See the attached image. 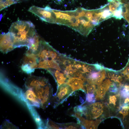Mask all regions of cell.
I'll return each instance as SVG.
<instances>
[{
	"instance_id": "obj_8",
	"label": "cell",
	"mask_w": 129,
	"mask_h": 129,
	"mask_svg": "<svg viewBox=\"0 0 129 129\" xmlns=\"http://www.w3.org/2000/svg\"><path fill=\"white\" fill-rule=\"evenodd\" d=\"M38 66L36 56L25 55L21 67L22 71L27 74H31L34 71L35 69L38 68Z\"/></svg>"
},
{
	"instance_id": "obj_19",
	"label": "cell",
	"mask_w": 129,
	"mask_h": 129,
	"mask_svg": "<svg viewBox=\"0 0 129 129\" xmlns=\"http://www.w3.org/2000/svg\"><path fill=\"white\" fill-rule=\"evenodd\" d=\"M61 128L64 129H77L81 127V125L78 124H75L73 123H69L64 124H60Z\"/></svg>"
},
{
	"instance_id": "obj_20",
	"label": "cell",
	"mask_w": 129,
	"mask_h": 129,
	"mask_svg": "<svg viewBox=\"0 0 129 129\" xmlns=\"http://www.w3.org/2000/svg\"><path fill=\"white\" fill-rule=\"evenodd\" d=\"M85 87L87 93L94 94L96 91V87L95 84H86L84 85Z\"/></svg>"
},
{
	"instance_id": "obj_7",
	"label": "cell",
	"mask_w": 129,
	"mask_h": 129,
	"mask_svg": "<svg viewBox=\"0 0 129 129\" xmlns=\"http://www.w3.org/2000/svg\"><path fill=\"white\" fill-rule=\"evenodd\" d=\"M15 48L14 38L9 32L6 33H2L0 35V51L5 54Z\"/></svg>"
},
{
	"instance_id": "obj_22",
	"label": "cell",
	"mask_w": 129,
	"mask_h": 129,
	"mask_svg": "<svg viewBox=\"0 0 129 129\" xmlns=\"http://www.w3.org/2000/svg\"><path fill=\"white\" fill-rule=\"evenodd\" d=\"M1 129H17L16 127L11 123L9 120H6L1 125Z\"/></svg>"
},
{
	"instance_id": "obj_6",
	"label": "cell",
	"mask_w": 129,
	"mask_h": 129,
	"mask_svg": "<svg viewBox=\"0 0 129 129\" xmlns=\"http://www.w3.org/2000/svg\"><path fill=\"white\" fill-rule=\"evenodd\" d=\"M73 92L70 86L66 83L58 87L53 99L54 103L53 107L55 108L62 104Z\"/></svg>"
},
{
	"instance_id": "obj_11",
	"label": "cell",
	"mask_w": 129,
	"mask_h": 129,
	"mask_svg": "<svg viewBox=\"0 0 129 129\" xmlns=\"http://www.w3.org/2000/svg\"><path fill=\"white\" fill-rule=\"evenodd\" d=\"M109 9L113 15V17L117 19L123 18V3L122 0H108Z\"/></svg>"
},
{
	"instance_id": "obj_5",
	"label": "cell",
	"mask_w": 129,
	"mask_h": 129,
	"mask_svg": "<svg viewBox=\"0 0 129 129\" xmlns=\"http://www.w3.org/2000/svg\"><path fill=\"white\" fill-rule=\"evenodd\" d=\"M34 91L40 102L41 107L43 109L47 107L50 104L53 91L50 84L35 88Z\"/></svg>"
},
{
	"instance_id": "obj_31",
	"label": "cell",
	"mask_w": 129,
	"mask_h": 129,
	"mask_svg": "<svg viewBox=\"0 0 129 129\" xmlns=\"http://www.w3.org/2000/svg\"><path fill=\"white\" fill-rule=\"evenodd\" d=\"M124 88L127 91H129V86L127 85H125L124 86Z\"/></svg>"
},
{
	"instance_id": "obj_1",
	"label": "cell",
	"mask_w": 129,
	"mask_h": 129,
	"mask_svg": "<svg viewBox=\"0 0 129 129\" xmlns=\"http://www.w3.org/2000/svg\"><path fill=\"white\" fill-rule=\"evenodd\" d=\"M9 32L13 37L15 48L24 46L29 48L33 42L34 37L36 33L33 23L22 21L13 23Z\"/></svg>"
},
{
	"instance_id": "obj_12",
	"label": "cell",
	"mask_w": 129,
	"mask_h": 129,
	"mask_svg": "<svg viewBox=\"0 0 129 129\" xmlns=\"http://www.w3.org/2000/svg\"><path fill=\"white\" fill-rule=\"evenodd\" d=\"M49 84L48 80L45 78L31 76L26 79L25 86L26 88H33L45 86Z\"/></svg>"
},
{
	"instance_id": "obj_26",
	"label": "cell",
	"mask_w": 129,
	"mask_h": 129,
	"mask_svg": "<svg viewBox=\"0 0 129 129\" xmlns=\"http://www.w3.org/2000/svg\"><path fill=\"white\" fill-rule=\"evenodd\" d=\"M108 90L110 92L114 93H116L118 91V89L116 84L113 83H111Z\"/></svg>"
},
{
	"instance_id": "obj_30",
	"label": "cell",
	"mask_w": 129,
	"mask_h": 129,
	"mask_svg": "<svg viewBox=\"0 0 129 129\" xmlns=\"http://www.w3.org/2000/svg\"><path fill=\"white\" fill-rule=\"evenodd\" d=\"M111 80L115 82L120 83V81L118 77L114 76L111 78Z\"/></svg>"
},
{
	"instance_id": "obj_13",
	"label": "cell",
	"mask_w": 129,
	"mask_h": 129,
	"mask_svg": "<svg viewBox=\"0 0 129 129\" xmlns=\"http://www.w3.org/2000/svg\"><path fill=\"white\" fill-rule=\"evenodd\" d=\"M38 68L43 69L47 70L54 69L61 71L59 64L57 61L53 60H38Z\"/></svg>"
},
{
	"instance_id": "obj_4",
	"label": "cell",
	"mask_w": 129,
	"mask_h": 129,
	"mask_svg": "<svg viewBox=\"0 0 129 129\" xmlns=\"http://www.w3.org/2000/svg\"><path fill=\"white\" fill-rule=\"evenodd\" d=\"M28 11L38 16L43 21L55 24L56 16L52 9L49 7L47 6L42 8L33 6L30 8Z\"/></svg>"
},
{
	"instance_id": "obj_10",
	"label": "cell",
	"mask_w": 129,
	"mask_h": 129,
	"mask_svg": "<svg viewBox=\"0 0 129 129\" xmlns=\"http://www.w3.org/2000/svg\"><path fill=\"white\" fill-rule=\"evenodd\" d=\"M26 89L25 91H23L24 102L27 108L30 106L40 107V102L33 90L31 88Z\"/></svg>"
},
{
	"instance_id": "obj_14",
	"label": "cell",
	"mask_w": 129,
	"mask_h": 129,
	"mask_svg": "<svg viewBox=\"0 0 129 129\" xmlns=\"http://www.w3.org/2000/svg\"><path fill=\"white\" fill-rule=\"evenodd\" d=\"M111 83L109 80L106 79L98 86L96 91L95 98L96 100H100L103 99Z\"/></svg>"
},
{
	"instance_id": "obj_21",
	"label": "cell",
	"mask_w": 129,
	"mask_h": 129,
	"mask_svg": "<svg viewBox=\"0 0 129 129\" xmlns=\"http://www.w3.org/2000/svg\"><path fill=\"white\" fill-rule=\"evenodd\" d=\"M123 16V18L127 22L129 25V3L126 4L124 6Z\"/></svg>"
},
{
	"instance_id": "obj_2",
	"label": "cell",
	"mask_w": 129,
	"mask_h": 129,
	"mask_svg": "<svg viewBox=\"0 0 129 129\" xmlns=\"http://www.w3.org/2000/svg\"><path fill=\"white\" fill-rule=\"evenodd\" d=\"M76 10V31L87 36L100 23L99 10H88L79 8Z\"/></svg>"
},
{
	"instance_id": "obj_9",
	"label": "cell",
	"mask_w": 129,
	"mask_h": 129,
	"mask_svg": "<svg viewBox=\"0 0 129 129\" xmlns=\"http://www.w3.org/2000/svg\"><path fill=\"white\" fill-rule=\"evenodd\" d=\"M86 109L84 114L91 118H97L101 115L103 112V105L99 102L86 106Z\"/></svg>"
},
{
	"instance_id": "obj_17",
	"label": "cell",
	"mask_w": 129,
	"mask_h": 129,
	"mask_svg": "<svg viewBox=\"0 0 129 129\" xmlns=\"http://www.w3.org/2000/svg\"><path fill=\"white\" fill-rule=\"evenodd\" d=\"M45 129H59L60 128L59 124L54 122L48 118L46 121Z\"/></svg>"
},
{
	"instance_id": "obj_3",
	"label": "cell",
	"mask_w": 129,
	"mask_h": 129,
	"mask_svg": "<svg viewBox=\"0 0 129 129\" xmlns=\"http://www.w3.org/2000/svg\"><path fill=\"white\" fill-rule=\"evenodd\" d=\"M49 43L41 40L40 51L36 55L38 61L40 60H53L57 61L60 55Z\"/></svg>"
},
{
	"instance_id": "obj_25",
	"label": "cell",
	"mask_w": 129,
	"mask_h": 129,
	"mask_svg": "<svg viewBox=\"0 0 129 129\" xmlns=\"http://www.w3.org/2000/svg\"><path fill=\"white\" fill-rule=\"evenodd\" d=\"M122 108L119 111V113L123 115V119L129 113V106H123L122 107Z\"/></svg>"
},
{
	"instance_id": "obj_24",
	"label": "cell",
	"mask_w": 129,
	"mask_h": 129,
	"mask_svg": "<svg viewBox=\"0 0 129 129\" xmlns=\"http://www.w3.org/2000/svg\"><path fill=\"white\" fill-rule=\"evenodd\" d=\"M122 73L125 78L129 79V59L126 66L122 70Z\"/></svg>"
},
{
	"instance_id": "obj_18",
	"label": "cell",
	"mask_w": 129,
	"mask_h": 129,
	"mask_svg": "<svg viewBox=\"0 0 129 129\" xmlns=\"http://www.w3.org/2000/svg\"><path fill=\"white\" fill-rule=\"evenodd\" d=\"M18 0H0V11L13 4L16 3Z\"/></svg>"
},
{
	"instance_id": "obj_29",
	"label": "cell",
	"mask_w": 129,
	"mask_h": 129,
	"mask_svg": "<svg viewBox=\"0 0 129 129\" xmlns=\"http://www.w3.org/2000/svg\"><path fill=\"white\" fill-rule=\"evenodd\" d=\"M94 64L95 69L97 70H101L104 69V67L101 64Z\"/></svg>"
},
{
	"instance_id": "obj_28",
	"label": "cell",
	"mask_w": 129,
	"mask_h": 129,
	"mask_svg": "<svg viewBox=\"0 0 129 129\" xmlns=\"http://www.w3.org/2000/svg\"><path fill=\"white\" fill-rule=\"evenodd\" d=\"M121 94L123 97L129 98V91H126L124 88L121 91Z\"/></svg>"
},
{
	"instance_id": "obj_16",
	"label": "cell",
	"mask_w": 129,
	"mask_h": 129,
	"mask_svg": "<svg viewBox=\"0 0 129 129\" xmlns=\"http://www.w3.org/2000/svg\"><path fill=\"white\" fill-rule=\"evenodd\" d=\"M48 71L54 78L58 85V87L61 85L65 83L68 79L61 71L54 69L48 70Z\"/></svg>"
},
{
	"instance_id": "obj_27",
	"label": "cell",
	"mask_w": 129,
	"mask_h": 129,
	"mask_svg": "<svg viewBox=\"0 0 129 129\" xmlns=\"http://www.w3.org/2000/svg\"><path fill=\"white\" fill-rule=\"evenodd\" d=\"M109 104H112L114 106H115L117 101V98L114 95L110 96L109 97Z\"/></svg>"
},
{
	"instance_id": "obj_23",
	"label": "cell",
	"mask_w": 129,
	"mask_h": 129,
	"mask_svg": "<svg viewBox=\"0 0 129 129\" xmlns=\"http://www.w3.org/2000/svg\"><path fill=\"white\" fill-rule=\"evenodd\" d=\"M95 97L94 94L87 93L86 96V99L85 102L92 103L96 101ZM84 102V103H85Z\"/></svg>"
},
{
	"instance_id": "obj_15",
	"label": "cell",
	"mask_w": 129,
	"mask_h": 129,
	"mask_svg": "<svg viewBox=\"0 0 129 129\" xmlns=\"http://www.w3.org/2000/svg\"><path fill=\"white\" fill-rule=\"evenodd\" d=\"M85 82L81 78L73 77L68 79L65 83L70 86L74 92L79 90L85 91L84 84Z\"/></svg>"
}]
</instances>
